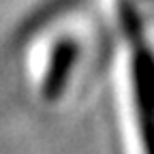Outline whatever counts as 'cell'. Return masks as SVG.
Wrapping results in <instances>:
<instances>
[{
	"label": "cell",
	"instance_id": "2",
	"mask_svg": "<svg viewBox=\"0 0 154 154\" xmlns=\"http://www.w3.org/2000/svg\"><path fill=\"white\" fill-rule=\"evenodd\" d=\"M77 56H79V47L73 38H62L60 43H56L54 54L47 62V71L43 75V96L47 101H54L62 94L69 75L75 69Z\"/></svg>",
	"mask_w": 154,
	"mask_h": 154
},
{
	"label": "cell",
	"instance_id": "1",
	"mask_svg": "<svg viewBox=\"0 0 154 154\" xmlns=\"http://www.w3.org/2000/svg\"><path fill=\"white\" fill-rule=\"evenodd\" d=\"M113 9L128 49V82L141 154H154V47L135 0H113Z\"/></svg>",
	"mask_w": 154,
	"mask_h": 154
}]
</instances>
